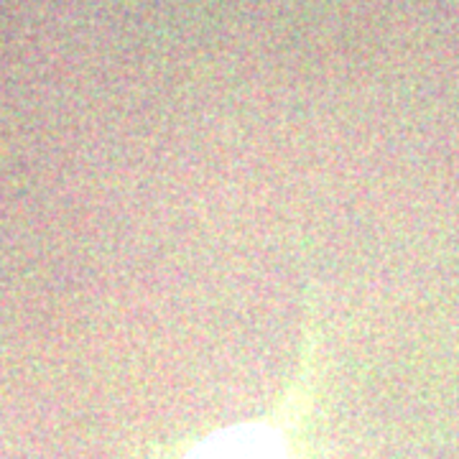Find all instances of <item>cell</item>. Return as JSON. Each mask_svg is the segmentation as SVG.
<instances>
[{"mask_svg":"<svg viewBox=\"0 0 459 459\" xmlns=\"http://www.w3.org/2000/svg\"><path fill=\"white\" fill-rule=\"evenodd\" d=\"M181 459H289V439L273 421H247L204 437Z\"/></svg>","mask_w":459,"mask_h":459,"instance_id":"obj_1","label":"cell"}]
</instances>
